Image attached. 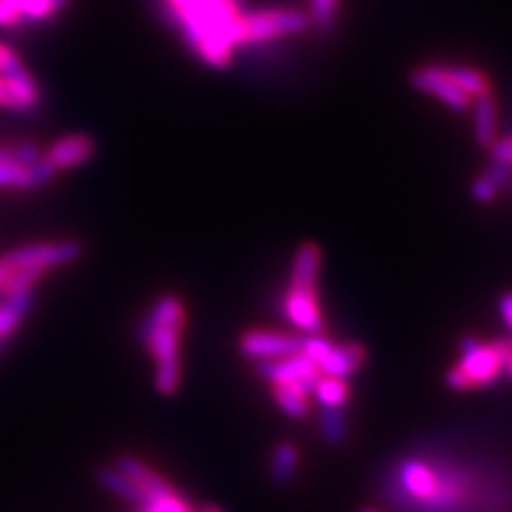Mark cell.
<instances>
[{
    "label": "cell",
    "instance_id": "obj_1",
    "mask_svg": "<svg viewBox=\"0 0 512 512\" xmlns=\"http://www.w3.org/2000/svg\"><path fill=\"white\" fill-rule=\"evenodd\" d=\"M165 5L192 50L212 67H227L231 50L242 43L237 0H165Z\"/></svg>",
    "mask_w": 512,
    "mask_h": 512
},
{
    "label": "cell",
    "instance_id": "obj_2",
    "mask_svg": "<svg viewBox=\"0 0 512 512\" xmlns=\"http://www.w3.org/2000/svg\"><path fill=\"white\" fill-rule=\"evenodd\" d=\"M466 470L448 468L444 463L429 459H404L395 468V483L391 493L399 504H406L410 512H461L466 510L474 495L466 480Z\"/></svg>",
    "mask_w": 512,
    "mask_h": 512
},
{
    "label": "cell",
    "instance_id": "obj_3",
    "mask_svg": "<svg viewBox=\"0 0 512 512\" xmlns=\"http://www.w3.org/2000/svg\"><path fill=\"white\" fill-rule=\"evenodd\" d=\"M186 323V312L180 299L171 295L160 297L150 314L139 325V338L156 359V389L163 395H173L180 387V340Z\"/></svg>",
    "mask_w": 512,
    "mask_h": 512
},
{
    "label": "cell",
    "instance_id": "obj_4",
    "mask_svg": "<svg viewBox=\"0 0 512 512\" xmlns=\"http://www.w3.org/2000/svg\"><path fill=\"white\" fill-rule=\"evenodd\" d=\"M459 352H461V372L468 376L470 384H491L500 376L508 357L512 355L510 342H491L480 344L472 335L459 340Z\"/></svg>",
    "mask_w": 512,
    "mask_h": 512
},
{
    "label": "cell",
    "instance_id": "obj_5",
    "mask_svg": "<svg viewBox=\"0 0 512 512\" xmlns=\"http://www.w3.org/2000/svg\"><path fill=\"white\" fill-rule=\"evenodd\" d=\"M310 15L299 9H265L242 15V43H263L297 35L310 26Z\"/></svg>",
    "mask_w": 512,
    "mask_h": 512
},
{
    "label": "cell",
    "instance_id": "obj_6",
    "mask_svg": "<svg viewBox=\"0 0 512 512\" xmlns=\"http://www.w3.org/2000/svg\"><path fill=\"white\" fill-rule=\"evenodd\" d=\"M84 246L75 242V239H69V242H60V244H32V246H22L18 250H13L11 254L5 256V263L9 267H41V269H50L58 265H67L77 261L82 256Z\"/></svg>",
    "mask_w": 512,
    "mask_h": 512
},
{
    "label": "cell",
    "instance_id": "obj_7",
    "mask_svg": "<svg viewBox=\"0 0 512 512\" xmlns=\"http://www.w3.org/2000/svg\"><path fill=\"white\" fill-rule=\"evenodd\" d=\"M256 374L269 380L271 384H299V387L312 393L314 384L320 378L318 367L297 352V355L291 357H282V359H271V361H259L256 363Z\"/></svg>",
    "mask_w": 512,
    "mask_h": 512
},
{
    "label": "cell",
    "instance_id": "obj_8",
    "mask_svg": "<svg viewBox=\"0 0 512 512\" xmlns=\"http://www.w3.org/2000/svg\"><path fill=\"white\" fill-rule=\"evenodd\" d=\"M410 84L427 94H434L438 99L455 111H466L472 105V96L461 90L451 75L446 73L444 67H436V64H427V67H419L410 73Z\"/></svg>",
    "mask_w": 512,
    "mask_h": 512
},
{
    "label": "cell",
    "instance_id": "obj_9",
    "mask_svg": "<svg viewBox=\"0 0 512 512\" xmlns=\"http://www.w3.org/2000/svg\"><path fill=\"white\" fill-rule=\"evenodd\" d=\"M239 350H242V355L246 359H252L256 363L282 359V357L297 355L301 350V338L278 333V331L252 329L242 335V340H239Z\"/></svg>",
    "mask_w": 512,
    "mask_h": 512
},
{
    "label": "cell",
    "instance_id": "obj_10",
    "mask_svg": "<svg viewBox=\"0 0 512 512\" xmlns=\"http://www.w3.org/2000/svg\"><path fill=\"white\" fill-rule=\"evenodd\" d=\"M3 75V86L9 96V107L13 109H28L35 107L39 101V88L37 82L32 79L28 69L22 64L18 56H11L9 62L0 71Z\"/></svg>",
    "mask_w": 512,
    "mask_h": 512
},
{
    "label": "cell",
    "instance_id": "obj_11",
    "mask_svg": "<svg viewBox=\"0 0 512 512\" xmlns=\"http://www.w3.org/2000/svg\"><path fill=\"white\" fill-rule=\"evenodd\" d=\"M284 314L297 329L308 333L323 331V314L318 310L316 291H303V288H288L284 297Z\"/></svg>",
    "mask_w": 512,
    "mask_h": 512
},
{
    "label": "cell",
    "instance_id": "obj_12",
    "mask_svg": "<svg viewBox=\"0 0 512 512\" xmlns=\"http://www.w3.org/2000/svg\"><path fill=\"white\" fill-rule=\"evenodd\" d=\"M94 154V141L90 135H71L64 137L50 148L45 154V160L50 163L56 171L77 167L90 160Z\"/></svg>",
    "mask_w": 512,
    "mask_h": 512
},
{
    "label": "cell",
    "instance_id": "obj_13",
    "mask_svg": "<svg viewBox=\"0 0 512 512\" xmlns=\"http://www.w3.org/2000/svg\"><path fill=\"white\" fill-rule=\"evenodd\" d=\"M363 363H365V348L361 344L357 342H348L342 346L333 344L329 355L318 363V372L320 376L346 380L350 374H355Z\"/></svg>",
    "mask_w": 512,
    "mask_h": 512
},
{
    "label": "cell",
    "instance_id": "obj_14",
    "mask_svg": "<svg viewBox=\"0 0 512 512\" xmlns=\"http://www.w3.org/2000/svg\"><path fill=\"white\" fill-rule=\"evenodd\" d=\"M320 248L312 242L301 244L295 252L291 288H303V291H316V280L320 271Z\"/></svg>",
    "mask_w": 512,
    "mask_h": 512
},
{
    "label": "cell",
    "instance_id": "obj_15",
    "mask_svg": "<svg viewBox=\"0 0 512 512\" xmlns=\"http://www.w3.org/2000/svg\"><path fill=\"white\" fill-rule=\"evenodd\" d=\"M512 167L506 163H500V160H491V165L474 178L470 186V195L478 203H491L495 197L500 195L502 186L510 180Z\"/></svg>",
    "mask_w": 512,
    "mask_h": 512
},
{
    "label": "cell",
    "instance_id": "obj_16",
    "mask_svg": "<svg viewBox=\"0 0 512 512\" xmlns=\"http://www.w3.org/2000/svg\"><path fill=\"white\" fill-rule=\"evenodd\" d=\"M472 103H474V111H476V118H474L476 141H478V146L489 150L495 141V118H498L495 96L489 90V92L474 96Z\"/></svg>",
    "mask_w": 512,
    "mask_h": 512
},
{
    "label": "cell",
    "instance_id": "obj_17",
    "mask_svg": "<svg viewBox=\"0 0 512 512\" xmlns=\"http://www.w3.org/2000/svg\"><path fill=\"white\" fill-rule=\"evenodd\" d=\"M32 306V291H20L7 295L5 303L0 306V340L9 338V335L20 327L22 318Z\"/></svg>",
    "mask_w": 512,
    "mask_h": 512
},
{
    "label": "cell",
    "instance_id": "obj_18",
    "mask_svg": "<svg viewBox=\"0 0 512 512\" xmlns=\"http://www.w3.org/2000/svg\"><path fill=\"white\" fill-rule=\"evenodd\" d=\"M271 393H274V399L278 402V406L293 419H303L308 414L310 404H308V393L303 391L299 384H274L271 387Z\"/></svg>",
    "mask_w": 512,
    "mask_h": 512
},
{
    "label": "cell",
    "instance_id": "obj_19",
    "mask_svg": "<svg viewBox=\"0 0 512 512\" xmlns=\"http://www.w3.org/2000/svg\"><path fill=\"white\" fill-rule=\"evenodd\" d=\"M320 406L325 408H344L348 402V384L342 378L320 376L312 391Z\"/></svg>",
    "mask_w": 512,
    "mask_h": 512
},
{
    "label": "cell",
    "instance_id": "obj_20",
    "mask_svg": "<svg viewBox=\"0 0 512 512\" xmlns=\"http://www.w3.org/2000/svg\"><path fill=\"white\" fill-rule=\"evenodd\" d=\"M297 461H299L297 448L291 442H282L276 446L274 461H271V476H274L278 485L291 483V478L297 470Z\"/></svg>",
    "mask_w": 512,
    "mask_h": 512
},
{
    "label": "cell",
    "instance_id": "obj_21",
    "mask_svg": "<svg viewBox=\"0 0 512 512\" xmlns=\"http://www.w3.org/2000/svg\"><path fill=\"white\" fill-rule=\"evenodd\" d=\"M444 69H446L448 75H451L453 82L461 90H466L472 96V99H474V96H478V94L491 90L489 79L480 71H476V69H470V67H444Z\"/></svg>",
    "mask_w": 512,
    "mask_h": 512
},
{
    "label": "cell",
    "instance_id": "obj_22",
    "mask_svg": "<svg viewBox=\"0 0 512 512\" xmlns=\"http://www.w3.org/2000/svg\"><path fill=\"white\" fill-rule=\"evenodd\" d=\"M22 20H45L58 13L54 0H3Z\"/></svg>",
    "mask_w": 512,
    "mask_h": 512
},
{
    "label": "cell",
    "instance_id": "obj_23",
    "mask_svg": "<svg viewBox=\"0 0 512 512\" xmlns=\"http://www.w3.org/2000/svg\"><path fill=\"white\" fill-rule=\"evenodd\" d=\"M340 0H310V22L318 28L320 35H329L338 22Z\"/></svg>",
    "mask_w": 512,
    "mask_h": 512
},
{
    "label": "cell",
    "instance_id": "obj_24",
    "mask_svg": "<svg viewBox=\"0 0 512 512\" xmlns=\"http://www.w3.org/2000/svg\"><path fill=\"white\" fill-rule=\"evenodd\" d=\"M99 478H101V483H103L109 491H114V493L122 495V498H126V500L139 502V504H141V500H143L141 491H139V489L131 483V480H128L118 468H116V470H114V468H103V470L99 472Z\"/></svg>",
    "mask_w": 512,
    "mask_h": 512
},
{
    "label": "cell",
    "instance_id": "obj_25",
    "mask_svg": "<svg viewBox=\"0 0 512 512\" xmlns=\"http://www.w3.org/2000/svg\"><path fill=\"white\" fill-rule=\"evenodd\" d=\"M320 425H323V436L331 444H340L346 434L344 410L342 408H325L320 406Z\"/></svg>",
    "mask_w": 512,
    "mask_h": 512
},
{
    "label": "cell",
    "instance_id": "obj_26",
    "mask_svg": "<svg viewBox=\"0 0 512 512\" xmlns=\"http://www.w3.org/2000/svg\"><path fill=\"white\" fill-rule=\"evenodd\" d=\"M0 188H30L28 167L13 163V160H0Z\"/></svg>",
    "mask_w": 512,
    "mask_h": 512
},
{
    "label": "cell",
    "instance_id": "obj_27",
    "mask_svg": "<svg viewBox=\"0 0 512 512\" xmlns=\"http://www.w3.org/2000/svg\"><path fill=\"white\" fill-rule=\"evenodd\" d=\"M331 348H333V342L329 338H323V335H318V333H310V338L301 340L299 352L318 367V363L329 355Z\"/></svg>",
    "mask_w": 512,
    "mask_h": 512
},
{
    "label": "cell",
    "instance_id": "obj_28",
    "mask_svg": "<svg viewBox=\"0 0 512 512\" xmlns=\"http://www.w3.org/2000/svg\"><path fill=\"white\" fill-rule=\"evenodd\" d=\"M54 173H56V169L47 163L45 160V156H41L37 163H32V165H28V178H30V188H37V186H41V184H45V182H50L52 178H54Z\"/></svg>",
    "mask_w": 512,
    "mask_h": 512
},
{
    "label": "cell",
    "instance_id": "obj_29",
    "mask_svg": "<svg viewBox=\"0 0 512 512\" xmlns=\"http://www.w3.org/2000/svg\"><path fill=\"white\" fill-rule=\"evenodd\" d=\"M11 158H13V163L28 167L32 163H37V160L41 158V152L35 143H20V146L11 148Z\"/></svg>",
    "mask_w": 512,
    "mask_h": 512
},
{
    "label": "cell",
    "instance_id": "obj_30",
    "mask_svg": "<svg viewBox=\"0 0 512 512\" xmlns=\"http://www.w3.org/2000/svg\"><path fill=\"white\" fill-rule=\"evenodd\" d=\"M446 384H448V387H451L453 391H468V389H472V384H470L468 376L461 372L459 365H455L453 370H448V374H446Z\"/></svg>",
    "mask_w": 512,
    "mask_h": 512
},
{
    "label": "cell",
    "instance_id": "obj_31",
    "mask_svg": "<svg viewBox=\"0 0 512 512\" xmlns=\"http://www.w3.org/2000/svg\"><path fill=\"white\" fill-rule=\"evenodd\" d=\"M15 24H20L18 13H15L7 3L0 0V26H15Z\"/></svg>",
    "mask_w": 512,
    "mask_h": 512
},
{
    "label": "cell",
    "instance_id": "obj_32",
    "mask_svg": "<svg viewBox=\"0 0 512 512\" xmlns=\"http://www.w3.org/2000/svg\"><path fill=\"white\" fill-rule=\"evenodd\" d=\"M500 314L506 320V325L512 329V293L502 295V299H500Z\"/></svg>",
    "mask_w": 512,
    "mask_h": 512
},
{
    "label": "cell",
    "instance_id": "obj_33",
    "mask_svg": "<svg viewBox=\"0 0 512 512\" xmlns=\"http://www.w3.org/2000/svg\"><path fill=\"white\" fill-rule=\"evenodd\" d=\"M13 56V52L9 50L7 45H0V71H3V67L7 64V60Z\"/></svg>",
    "mask_w": 512,
    "mask_h": 512
},
{
    "label": "cell",
    "instance_id": "obj_34",
    "mask_svg": "<svg viewBox=\"0 0 512 512\" xmlns=\"http://www.w3.org/2000/svg\"><path fill=\"white\" fill-rule=\"evenodd\" d=\"M0 105H7L9 107V96H7V90L3 86V79H0Z\"/></svg>",
    "mask_w": 512,
    "mask_h": 512
},
{
    "label": "cell",
    "instance_id": "obj_35",
    "mask_svg": "<svg viewBox=\"0 0 512 512\" xmlns=\"http://www.w3.org/2000/svg\"><path fill=\"white\" fill-rule=\"evenodd\" d=\"M54 5H56V9L60 11V9H64L69 5V0H54Z\"/></svg>",
    "mask_w": 512,
    "mask_h": 512
},
{
    "label": "cell",
    "instance_id": "obj_36",
    "mask_svg": "<svg viewBox=\"0 0 512 512\" xmlns=\"http://www.w3.org/2000/svg\"><path fill=\"white\" fill-rule=\"evenodd\" d=\"M504 370H506V372L512 376V355L508 357V361H506V365H504Z\"/></svg>",
    "mask_w": 512,
    "mask_h": 512
},
{
    "label": "cell",
    "instance_id": "obj_37",
    "mask_svg": "<svg viewBox=\"0 0 512 512\" xmlns=\"http://www.w3.org/2000/svg\"><path fill=\"white\" fill-rule=\"evenodd\" d=\"M201 512H220V510L214 506H205V508H201Z\"/></svg>",
    "mask_w": 512,
    "mask_h": 512
},
{
    "label": "cell",
    "instance_id": "obj_38",
    "mask_svg": "<svg viewBox=\"0 0 512 512\" xmlns=\"http://www.w3.org/2000/svg\"><path fill=\"white\" fill-rule=\"evenodd\" d=\"M363 512H374V510H363Z\"/></svg>",
    "mask_w": 512,
    "mask_h": 512
}]
</instances>
